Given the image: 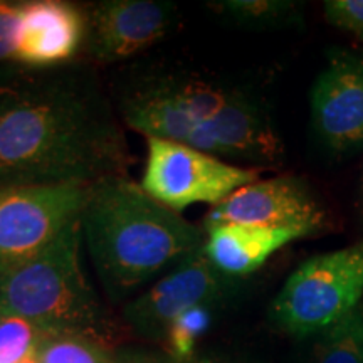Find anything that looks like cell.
<instances>
[{
	"instance_id": "1",
	"label": "cell",
	"mask_w": 363,
	"mask_h": 363,
	"mask_svg": "<svg viewBox=\"0 0 363 363\" xmlns=\"http://www.w3.org/2000/svg\"><path fill=\"white\" fill-rule=\"evenodd\" d=\"M116 111L89 67L0 66V185L125 177L130 148Z\"/></svg>"
},
{
	"instance_id": "2",
	"label": "cell",
	"mask_w": 363,
	"mask_h": 363,
	"mask_svg": "<svg viewBox=\"0 0 363 363\" xmlns=\"http://www.w3.org/2000/svg\"><path fill=\"white\" fill-rule=\"evenodd\" d=\"M79 220L83 246L104 293L116 303L174 269L206 240L201 227L126 177L91 185Z\"/></svg>"
},
{
	"instance_id": "3",
	"label": "cell",
	"mask_w": 363,
	"mask_h": 363,
	"mask_svg": "<svg viewBox=\"0 0 363 363\" xmlns=\"http://www.w3.org/2000/svg\"><path fill=\"white\" fill-rule=\"evenodd\" d=\"M81 249V220L76 219L43 252L2 272L0 316L24 318L45 331L83 335L108 347L115 328L86 278Z\"/></svg>"
},
{
	"instance_id": "4",
	"label": "cell",
	"mask_w": 363,
	"mask_h": 363,
	"mask_svg": "<svg viewBox=\"0 0 363 363\" xmlns=\"http://www.w3.org/2000/svg\"><path fill=\"white\" fill-rule=\"evenodd\" d=\"M362 298L363 240L299 264L272 299L269 316L293 338L310 340L350 315Z\"/></svg>"
},
{
	"instance_id": "5",
	"label": "cell",
	"mask_w": 363,
	"mask_h": 363,
	"mask_svg": "<svg viewBox=\"0 0 363 363\" xmlns=\"http://www.w3.org/2000/svg\"><path fill=\"white\" fill-rule=\"evenodd\" d=\"M234 89L195 72H155L126 84L116 108L121 121L147 138L185 143L225 106Z\"/></svg>"
},
{
	"instance_id": "6",
	"label": "cell",
	"mask_w": 363,
	"mask_h": 363,
	"mask_svg": "<svg viewBox=\"0 0 363 363\" xmlns=\"http://www.w3.org/2000/svg\"><path fill=\"white\" fill-rule=\"evenodd\" d=\"M257 179V170L230 165L185 143L147 138L140 185L150 197L180 214L194 203L217 206Z\"/></svg>"
},
{
	"instance_id": "7",
	"label": "cell",
	"mask_w": 363,
	"mask_h": 363,
	"mask_svg": "<svg viewBox=\"0 0 363 363\" xmlns=\"http://www.w3.org/2000/svg\"><path fill=\"white\" fill-rule=\"evenodd\" d=\"M89 187L0 185V274L49 247L79 219Z\"/></svg>"
},
{
	"instance_id": "8",
	"label": "cell",
	"mask_w": 363,
	"mask_h": 363,
	"mask_svg": "<svg viewBox=\"0 0 363 363\" xmlns=\"http://www.w3.org/2000/svg\"><path fill=\"white\" fill-rule=\"evenodd\" d=\"M239 279L229 278L208 261L203 246L131 299L123 310L125 323L138 337L165 342L175 318L194 306L225 305L239 291Z\"/></svg>"
},
{
	"instance_id": "9",
	"label": "cell",
	"mask_w": 363,
	"mask_h": 363,
	"mask_svg": "<svg viewBox=\"0 0 363 363\" xmlns=\"http://www.w3.org/2000/svg\"><path fill=\"white\" fill-rule=\"evenodd\" d=\"M83 13L84 51L106 65L147 51L179 24V9L167 0H101Z\"/></svg>"
},
{
	"instance_id": "10",
	"label": "cell",
	"mask_w": 363,
	"mask_h": 363,
	"mask_svg": "<svg viewBox=\"0 0 363 363\" xmlns=\"http://www.w3.org/2000/svg\"><path fill=\"white\" fill-rule=\"evenodd\" d=\"M185 145L217 158L252 165H278L284 157L283 140L264 101L235 88L217 115L199 126Z\"/></svg>"
},
{
	"instance_id": "11",
	"label": "cell",
	"mask_w": 363,
	"mask_h": 363,
	"mask_svg": "<svg viewBox=\"0 0 363 363\" xmlns=\"http://www.w3.org/2000/svg\"><path fill=\"white\" fill-rule=\"evenodd\" d=\"M325 217L308 185L296 177H274L244 185L212 207L206 230L222 224H246L316 233Z\"/></svg>"
},
{
	"instance_id": "12",
	"label": "cell",
	"mask_w": 363,
	"mask_h": 363,
	"mask_svg": "<svg viewBox=\"0 0 363 363\" xmlns=\"http://www.w3.org/2000/svg\"><path fill=\"white\" fill-rule=\"evenodd\" d=\"M311 123L330 152L363 147V52L331 54L313 84Z\"/></svg>"
},
{
	"instance_id": "13",
	"label": "cell",
	"mask_w": 363,
	"mask_h": 363,
	"mask_svg": "<svg viewBox=\"0 0 363 363\" xmlns=\"http://www.w3.org/2000/svg\"><path fill=\"white\" fill-rule=\"evenodd\" d=\"M84 40L83 9L61 0L22 4L16 62L30 67L67 65Z\"/></svg>"
},
{
	"instance_id": "14",
	"label": "cell",
	"mask_w": 363,
	"mask_h": 363,
	"mask_svg": "<svg viewBox=\"0 0 363 363\" xmlns=\"http://www.w3.org/2000/svg\"><path fill=\"white\" fill-rule=\"evenodd\" d=\"M306 235L298 229L222 224L207 230L203 252L220 272L229 278L240 279L259 269L286 244Z\"/></svg>"
},
{
	"instance_id": "15",
	"label": "cell",
	"mask_w": 363,
	"mask_h": 363,
	"mask_svg": "<svg viewBox=\"0 0 363 363\" xmlns=\"http://www.w3.org/2000/svg\"><path fill=\"white\" fill-rule=\"evenodd\" d=\"M208 7L244 29H286L303 24L301 6L289 0H222Z\"/></svg>"
},
{
	"instance_id": "16",
	"label": "cell",
	"mask_w": 363,
	"mask_h": 363,
	"mask_svg": "<svg viewBox=\"0 0 363 363\" xmlns=\"http://www.w3.org/2000/svg\"><path fill=\"white\" fill-rule=\"evenodd\" d=\"M310 342L301 363H363V301Z\"/></svg>"
},
{
	"instance_id": "17",
	"label": "cell",
	"mask_w": 363,
	"mask_h": 363,
	"mask_svg": "<svg viewBox=\"0 0 363 363\" xmlns=\"http://www.w3.org/2000/svg\"><path fill=\"white\" fill-rule=\"evenodd\" d=\"M38 363H113V353L96 340L48 331L34 352Z\"/></svg>"
},
{
	"instance_id": "18",
	"label": "cell",
	"mask_w": 363,
	"mask_h": 363,
	"mask_svg": "<svg viewBox=\"0 0 363 363\" xmlns=\"http://www.w3.org/2000/svg\"><path fill=\"white\" fill-rule=\"evenodd\" d=\"M214 320V308L194 306L175 318L167 333V353L179 363H189L195 357V347L207 333Z\"/></svg>"
},
{
	"instance_id": "19",
	"label": "cell",
	"mask_w": 363,
	"mask_h": 363,
	"mask_svg": "<svg viewBox=\"0 0 363 363\" xmlns=\"http://www.w3.org/2000/svg\"><path fill=\"white\" fill-rule=\"evenodd\" d=\"M48 331L17 316H0V363H21L38 350Z\"/></svg>"
},
{
	"instance_id": "20",
	"label": "cell",
	"mask_w": 363,
	"mask_h": 363,
	"mask_svg": "<svg viewBox=\"0 0 363 363\" xmlns=\"http://www.w3.org/2000/svg\"><path fill=\"white\" fill-rule=\"evenodd\" d=\"M22 4L0 2V66L16 62Z\"/></svg>"
},
{
	"instance_id": "21",
	"label": "cell",
	"mask_w": 363,
	"mask_h": 363,
	"mask_svg": "<svg viewBox=\"0 0 363 363\" xmlns=\"http://www.w3.org/2000/svg\"><path fill=\"white\" fill-rule=\"evenodd\" d=\"M325 16L333 26L363 40V0H328Z\"/></svg>"
},
{
	"instance_id": "22",
	"label": "cell",
	"mask_w": 363,
	"mask_h": 363,
	"mask_svg": "<svg viewBox=\"0 0 363 363\" xmlns=\"http://www.w3.org/2000/svg\"><path fill=\"white\" fill-rule=\"evenodd\" d=\"M113 363H179L169 353H158L138 348H125L113 353Z\"/></svg>"
},
{
	"instance_id": "23",
	"label": "cell",
	"mask_w": 363,
	"mask_h": 363,
	"mask_svg": "<svg viewBox=\"0 0 363 363\" xmlns=\"http://www.w3.org/2000/svg\"><path fill=\"white\" fill-rule=\"evenodd\" d=\"M189 363H247V362L230 355H224V353L206 352V353H195V357Z\"/></svg>"
},
{
	"instance_id": "24",
	"label": "cell",
	"mask_w": 363,
	"mask_h": 363,
	"mask_svg": "<svg viewBox=\"0 0 363 363\" xmlns=\"http://www.w3.org/2000/svg\"><path fill=\"white\" fill-rule=\"evenodd\" d=\"M21 363H38V360H35V357H34V353L30 357H27L24 362H21Z\"/></svg>"
},
{
	"instance_id": "25",
	"label": "cell",
	"mask_w": 363,
	"mask_h": 363,
	"mask_svg": "<svg viewBox=\"0 0 363 363\" xmlns=\"http://www.w3.org/2000/svg\"><path fill=\"white\" fill-rule=\"evenodd\" d=\"M362 208H363V184H362Z\"/></svg>"
}]
</instances>
